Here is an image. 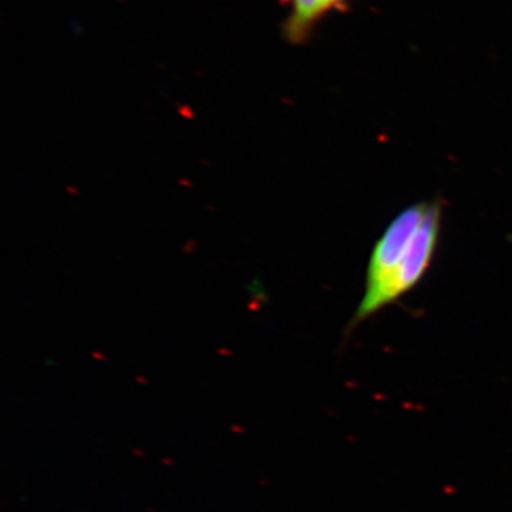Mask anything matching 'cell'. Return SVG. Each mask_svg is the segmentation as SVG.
Returning a JSON list of instances; mask_svg holds the SVG:
<instances>
[{
    "label": "cell",
    "instance_id": "cell-1",
    "mask_svg": "<svg viewBox=\"0 0 512 512\" xmlns=\"http://www.w3.org/2000/svg\"><path fill=\"white\" fill-rule=\"evenodd\" d=\"M441 214H443L441 201H430L429 210L421 222L419 231L414 235L409 251L382 285L377 286L373 291L363 293L362 301L357 305L355 315L350 319L346 332H352L357 326L362 325L386 306L399 301L402 296L413 291L420 284L421 279L429 271L439 245Z\"/></svg>",
    "mask_w": 512,
    "mask_h": 512
},
{
    "label": "cell",
    "instance_id": "cell-2",
    "mask_svg": "<svg viewBox=\"0 0 512 512\" xmlns=\"http://www.w3.org/2000/svg\"><path fill=\"white\" fill-rule=\"evenodd\" d=\"M430 201H420L404 208L384 229L377 239L366 269L365 292L373 291L383 284L393 269L399 265L412 245L414 235L429 210Z\"/></svg>",
    "mask_w": 512,
    "mask_h": 512
},
{
    "label": "cell",
    "instance_id": "cell-3",
    "mask_svg": "<svg viewBox=\"0 0 512 512\" xmlns=\"http://www.w3.org/2000/svg\"><path fill=\"white\" fill-rule=\"evenodd\" d=\"M348 0H292L285 35L293 43L303 42L320 20Z\"/></svg>",
    "mask_w": 512,
    "mask_h": 512
},
{
    "label": "cell",
    "instance_id": "cell-4",
    "mask_svg": "<svg viewBox=\"0 0 512 512\" xmlns=\"http://www.w3.org/2000/svg\"><path fill=\"white\" fill-rule=\"evenodd\" d=\"M245 291L248 292V296L251 298L252 306L256 305L258 308H262L269 302L268 292H266L264 282L261 281L259 276H255L245 285Z\"/></svg>",
    "mask_w": 512,
    "mask_h": 512
}]
</instances>
